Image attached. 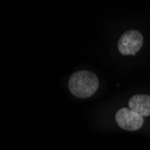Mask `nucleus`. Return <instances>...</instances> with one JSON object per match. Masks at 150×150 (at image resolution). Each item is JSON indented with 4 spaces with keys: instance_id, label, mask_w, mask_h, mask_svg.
Segmentation results:
<instances>
[{
    "instance_id": "1",
    "label": "nucleus",
    "mask_w": 150,
    "mask_h": 150,
    "mask_svg": "<svg viewBox=\"0 0 150 150\" xmlns=\"http://www.w3.org/2000/svg\"><path fill=\"white\" fill-rule=\"evenodd\" d=\"M99 87L97 76L87 70L74 73L69 80L70 92L78 98H88L96 92Z\"/></svg>"
},
{
    "instance_id": "2",
    "label": "nucleus",
    "mask_w": 150,
    "mask_h": 150,
    "mask_svg": "<svg viewBox=\"0 0 150 150\" xmlns=\"http://www.w3.org/2000/svg\"><path fill=\"white\" fill-rule=\"evenodd\" d=\"M143 45V36L140 32L130 30L120 36L118 50L122 55H135Z\"/></svg>"
},
{
    "instance_id": "3",
    "label": "nucleus",
    "mask_w": 150,
    "mask_h": 150,
    "mask_svg": "<svg viewBox=\"0 0 150 150\" xmlns=\"http://www.w3.org/2000/svg\"><path fill=\"white\" fill-rule=\"evenodd\" d=\"M115 120L121 129L129 131L139 129L144 123L143 117L130 110L129 108L120 109L115 115Z\"/></svg>"
},
{
    "instance_id": "4",
    "label": "nucleus",
    "mask_w": 150,
    "mask_h": 150,
    "mask_svg": "<svg viewBox=\"0 0 150 150\" xmlns=\"http://www.w3.org/2000/svg\"><path fill=\"white\" fill-rule=\"evenodd\" d=\"M129 107L142 117L150 115V96L146 94H136L129 99Z\"/></svg>"
}]
</instances>
